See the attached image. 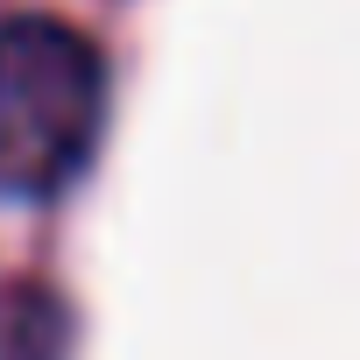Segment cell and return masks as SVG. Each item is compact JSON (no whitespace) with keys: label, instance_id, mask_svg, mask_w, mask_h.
I'll return each mask as SVG.
<instances>
[{"label":"cell","instance_id":"6da1fadb","mask_svg":"<svg viewBox=\"0 0 360 360\" xmlns=\"http://www.w3.org/2000/svg\"><path fill=\"white\" fill-rule=\"evenodd\" d=\"M106 64L57 15L0 22V191L57 198L99 141Z\"/></svg>","mask_w":360,"mask_h":360}]
</instances>
